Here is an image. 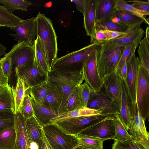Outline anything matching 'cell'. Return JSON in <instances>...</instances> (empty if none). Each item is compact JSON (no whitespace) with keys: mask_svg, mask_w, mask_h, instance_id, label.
<instances>
[{"mask_svg":"<svg viewBox=\"0 0 149 149\" xmlns=\"http://www.w3.org/2000/svg\"><path fill=\"white\" fill-rule=\"evenodd\" d=\"M0 65L4 76L9 79L12 72V65L11 58L4 57L0 59Z\"/></svg>","mask_w":149,"mask_h":149,"instance_id":"cell-44","label":"cell"},{"mask_svg":"<svg viewBox=\"0 0 149 149\" xmlns=\"http://www.w3.org/2000/svg\"><path fill=\"white\" fill-rule=\"evenodd\" d=\"M70 1L75 4L77 10L83 15L85 10L86 0H72Z\"/></svg>","mask_w":149,"mask_h":149,"instance_id":"cell-49","label":"cell"},{"mask_svg":"<svg viewBox=\"0 0 149 149\" xmlns=\"http://www.w3.org/2000/svg\"><path fill=\"white\" fill-rule=\"evenodd\" d=\"M134 142L136 145L137 149H146L143 147L142 145H140L139 143L135 141H134Z\"/></svg>","mask_w":149,"mask_h":149,"instance_id":"cell-55","label":"cell"},{"mask_svg":"<svg viewBox=\"0 0 149 149\" xmlns=\"http://www.w3.org/2000/svg\"><path fill=\"white\" fill-rule=\"evenodd\" d=\"M79 145L88 149H103V143L104 139L94 137H78Z\"/></svg>","mask_w":149,"mask_h":149,"instance_id":"cell-40","label":"cell"},{"mask_svg":"<svg viewBox=\"0 0 149 149\" xmlns=\"http://www.w3.org/2000/svg\"><path fill=\"white\" fill-rule=\"evenodd\" d=\"M96 0H86L84 14V27L86 35L91 37L95 31Z\"/></svg>","mask_w":149,"mask_h":149,"instance_id":"cell-20","label":"cell"},{"mask_svg":"<svg viewBox=\"0 0 149 149\" xmlns=\"http://www.w3.org/2000/svg\"><path fill=\"white\" fill-rule=\"evenodd\" d=\"M128 29L126 26L114 22L110 20L98 22L95 25V31L108 30L125 32Z\"/></svg>","mask_w":149,"mask_h":149,"instance_id":"cell-39","label":"cell"},{"mask_svg":"<svg viewBox=\"0 0 149 149\" xmlns=\"http://www.w3.org/2000/svg\"><path fill=\"white\" fill-rule=\"evenodd\" d=\"M35 55L34 45L18 42L13 46L9 52L5 53L4 57L11 58L12 68H15V76L17 77L22 66L33 62Z\"/></svg>","mask_w":149,"mask_h":149,"instance_id":"cell-6","label":"cell"},{"mask_svg":"<svg viewBox=\"0 0 149 149\" xmlns=\"http://www.w3.org/2000/svg\"><path fill=\"white\" fill-rule=\"evenodd\" d=\"M49 144L54 149H74L79 144L77 136L67 134L54 123L42 127Z\"/></svg>","mask_w":149,"mask_h":149,"instance_id":"cell-5","label":"cell"},{"mask_svg":"<svg viewBox=\"0 0 149 149\" xmlns=\"http://www.w3.org/2000/svg\"><path fill=\"white\" fill-rule=\"evenodd\" d=\"M104 92L106 95L116 102L120 107L121 101V78L116 70L103 80Z\"/></svg>","mask_w":149,"mask_h":149,"instance_id":"cell-17","label":"cell"},{"mask_svg":"<svg viewBox=\"0 0 149 149\" xmlns=\"http://www.w3.org/2000/svg\"><path fill=\"white\" fill-rule=\"evenodd\" d=\"M121 104L119 114L118 116L127 130L128 131L130 124V104L124 82L121 78Z\"/></svg>","mask_w":149,"mask_h":149,"instance_id":"cell-25","label":"cell"},{"mask_svg":"<svg viewBox=\"0 0 149 149\" xmlns=\"http://www.w3.org/2000/svg\"><path fill=\"white\" fill-rule=\"evenodd\" d=\"M47 80L59 85L61 88L62 100L58 111L59 116L66 112L67 102L73 89L83 82L84 79L82 71L65 72L51 69L48 73Z\"/></svg>","mask_w":149,"mask_h":149,"instance_id":"cell-2","label":"cell"},{"mask_svg":"<svg viewBox=\"0 0 149 149\" xmlns=\"http://www.w3.org/2000/svg\"><path fill=\"white\" fill-rule=\"evenodd\" d=\"M37 22V35L40 40L45 55L49 72L55 61L57 58V38L51 20L44 14L39 12L36 16Z\"/></svg>","mask_w":149,"mask_h":149,"instance_id":"cell-1","label":"cell"},{"mask_svg":"<svg viewBox=\"0 0 149 149\" xmlns=\"http://www.w3.org/2000/svg\"><path fill=\"white\" fill-rule=\"evenodd\" d=\"M116 115L100 113L92 116L68 118L54 122L65 133L77 136L89 127L104 120L115 118Z\"/></svg>","mask_w":149,"mask_h":149,"instance_id":"cell-4","label":"cell"},{"mask_svg":"<svg viewBox=\"0 0 149 149\" xmlns=\"http://www.w3.org/2000/svg\"><path fill=\"white\" fill-rule=\"evenodd\" d=\"M101 47L95 49L86 58L82 69L85 81L96 92L100 91L103 86L104 81L99 75L96 63L97 56Z\"/></svg>","mask_w":149,"mask_h":149,"instance_id":"cell-10","label":"cell"},{"mask_svg":"<svg viewBox=\"0 0 149 149\" xmlns=\"http://www.w3.org/2000/svg\"><path fill=\"white\" fill-rule=\"evenodd\" d=\"M100 111L91 109L87 107L81 108L68 112L58 116L51 120L52 123L54 122L63 119L68 118L88 116L99 114Z\"/></svg>","mask_w":149,"mask_h":149,"instance_id":"cell-30","label":"cell"},{"mask_svg":"<svg viewBox=\"0 0 149 149\" xmlns=\"http://www.w3.org/2000/svg\"><path fill=\"white\" fill-rule=\"evenodd\" d=\"M0 3L12 13L15 10L27 11L28 7L33 5L31 1L25 0H0Z\"/></svg>","mask_w":149,"mask_h":149,"instance_id":"cell-37","label":"cell"},{"mask_svg":"<svg viewBox=\"0 0 149 149\" xmlns=\"http://www.w3.org/2000/svg\"><path fill=\"white\" fill-rule=\"evenodd\" d=\"M9 29L15 32L9 35L18 42H24L33 45L35 37L37 35V22L36 17L22 20L21 24L14 28Z\"/></svg>","mask_w":149,"mask_h":149,"instance_id":"cell-11","label":"cell"},{"mask_svg":"<svg viewBox=\"0 0 149 149\" xmlns=\"http://www.w3.org/2000/svg\"><path fill=\"white\" fill-rule=\"evenodd\" d=\"M86 107L100 111L101 113L118 115L120 107L101 90L98 92L94 91L89 98Z\"/></svg>","mask_w":149,"mask_h":149,"instance_id":"cell-12","label":"cell"},{"mask_svg":"<svg viewBox=\"0 0 149 149\" xmlns=\"http://www.w3.org/2000/svg\"><path fill=\"white\" fill-rule=\"evenodd\" d=\"M127 72L126 80L123 81L130 105L136 103V84L138 68L140 64L135 53L127 61Z\"/></svg>","mask_w":149,"mask_h":149,"instance_id":"cell-13","label":"cell"},{"mask_svg":"<svg viewBox=\"0 0 149 149\" xmlns=\"http://www.w3.org/2000/svg\"><path fill=\"white\" fill-rule=\"evenodd\" d=\"M18 76L23 79L27 90L47 80V74L39 66L35 58L33 63L20 68Z\"/></svg>","mask_w":149,"mask_h":149,"instance_id":"cell-15","label":"cell"},{"mask_svg":"<svg viewBox=\"0 0 149 149\" xmlns=\"http://www.w3.org/2000/svg\"><path fill=\"white\" fill-rule=\"evenodd\" d=\"M47 90L43 105L52 110L58 116L62 100V92L60 86L47 81Z\"/></svg>","mask_w":149,"mask_h":149,"instance_id":"cell-18","label":"cell"},{"mask_svg":"<svg viewBox=\"0 0 149 149\" xmlns=\"http://www.w3.org/2000/svg\"><path fill=\"white\" fill-rule=\"evenodd\" d=\"M114 8L116 10H122L135 15L143 19L145 22L149 25V20L146 19V15L143 12L134 7L123 0H116Z\"/></svg>","mask_w":149,"mask_h":149,"instance_id":"cell-38","label":"cell"},{"mask_svg":"<svg viewBox=\"0 0 149 149\" xmlns=\"http://www.w3.org/2000/svg\"><path fill=\"white\" fill-rule=\"evenodd\" d=\"M81 95L83 107H86L88 100L93 93V90L85 81L81 84Z\"/></svg>","mask_w":149,"mask_h":149,"instance_id":"cell-43","label":"cell"},{"mask_svg":"<svg viewBox=\"0 0 149 149\" xmlns=\"http://www.w3.org/2000/svg\"><path fill=\"white\" fill-rule=\"evenodd\" d=\"M15 114L12 111H0V133L15 125Z\"/></svg>","mask_w":149,"mask_h":149,"instance_id":"cell-41","label":"cell"},{"mask_svg":"<svg viewBox=\"0 0 149 149\" xmlns=\"http://www.w3.org/2000/svg\"><path fill=\"white\" fill-rule=\"evenodd\" d=\"M13 98L11 87L8 84L4 86L0 91V111L13 112Z\"/></svg>","mask_w":149,"mask_h":149,"instance_id":"cell-28","label":"cell"},{"mask_svg":"<svg viewBox=\"0 0 149 149\" xmlns=\"http://www.w3.org/2000/svg\"><path fill=\"white\" fill-rule=\"evenodd\" d=\"M30 96V100L34 112V116L42 126L52 123L51 120L57 116L52 109L36 102Z\"/></svg>","mask_w":149,"mask_h":149,"instance_id":"cell-23","label":"cell"},{"mask_svg":"<svg viewBox=\"0 0 149 149\" xmlns=\"http://www.w3.org/2000/svg\"><path fill=\"white\" fill-rule=\"evenodd\" d=\"M112 149H137L134 141L132 138L125 141H115Z\"/></svg>","mask_w":149,"mask_h":149,"instance_id":"cell-45","label":"cell"},{"mask_svg":"<svg viewBox=\"0 0 149 149\" xmlns=\"http://www.w3.org/2000/svg\"><path fill=\"white\" fill-rule=\"evenodd\" d=\"M112 22L123 25L131 29L139 26L144 22L141 18L122 10H115L113 17L110 20Z\"/></svg>","mask_w":149,"mask_h":149,"instance_id":"cell-22","label":"cell"},{"mask_svg":"<svg viewBox=\"0 0 149 149\" xmlns=\"http://www.w3.org/2000/svg\"><path fill=\"white\" fill-rule=\"evenodd\" d=\"M47 81L29 88L25 93L30 95L38 103L43 105L47 92Z\"/></svg>","mask_w":149,"mask_h":149,"instance_id":"cell-32","label":"cell"},{"mask_svg":"<svg viewBox=\"0 0 149 149\" xmlns=\"http://www.w3.org/2000/svg\"><path fill=\"white\" fill-rule=\"evenodd\" d=\"M25 124L30 142L37 143L40 149L43 143L42 127L34 116L25 120Z\"/></svg>","mask_w":149,"mask_h":149,"instance_id":"cell-21","label":"cell"},{"mask_svg":"<svg viewBox=\"0 0 149 149\" xmlns=\"http://www.w3.org/2000/svg\"><path fill=\"white\" fill-rule=\"evenodd\" d=\"M21 113L26 120L34 116V112L30 100V96L25 93L22 107Z\"/></svg>","mask_w":149,"mask_h":149,"instance_id":"cell-42","label":"cell"},{"mask_svg":"<svg viewBox=\"0 0 149 149\" xmlns=\"http://www.w3.org/2000/svg\"><path fill=\"white\" fill-rule=\"evenodd\" d=\"M35 59L41 69L48 75L49 70L46 58L42 49L40 40L37 36L35 41Z\"/></svg>","mask_w":149,"mask_h":149,"instance_id":"cell-34","label":"cell"},{"mask_svg":"<svg viewBox=\"0 0 149 149\" xmlns=\"http://www.w3.org/2000/svg\"><path fill=\"white\" fill-rule=\"evenodd\" d=\"M4 86L0 85V91H1L2 88L4 87Z\"/></svg>","mask_w":149,"mask_h":149,"instance_id":"cell-57","label":"cell"},{"mask_svg":"<svg viewBox=\"0 0 149 149\" xmlns=\"http://www.w3.org/2000/svg\"><path fill=\"white\" fill-rule=\"evenodd\" d=\"M15 114L16 139L13 149H30V142L25 126V120L20 113Z\"/></svg>","mask_w":149,"mask_h":149,"instance_id":"cell-19","label":"cell"},{"mask_svg":"<svg viewBox=\"0 0 149 149\" xmlns=\"http://www.w3.org/2000/svg\"><path fill=\"white\" fill-rule=\"evenodd\" d=\"M137 52L140 64L149 74V42L145 37L140 41Z\"/></svg>","mask_w":149,"mask_h":149,"instance_id":"cell-35","label":"cell"},{"mask_svg":"<svg viewBox=\"0 0 149 149\" xmlns=\"http://www.w3.org/2000/svg\"><path fill=\"white\" fill-rule=\"evenodd\" d=\"M14 101L13 113H21L22 105L26 89L23 79L20 76L17 77L15 86H11Z\"/></svg>","mask_w":149,"mask_h":149,"instance_id":"cell-26","label":"cell"},{"mask_svg":"<svg viewBox=\"0 0 149 149\" xmlns=\"http://www.w3.org/2000/svg\"><path fill=\"white\" fill-rule=\"evenodd\" d=\"M101 46L100 43H92L57 58L53 63L51 69L65 72L82 71L85 60L93 50Z\"/></svg>","mask_w":149,"mask_h":149,"instance_id":"cell-3","label":"cell"},{"mask_svg":"<svg viewBox=\"0 0 149 149\" xmlns=\"http://www.w3.org/2000/svg\"><path fill=\"white\" fill-rule=\"evenodd\" d=\"M115 118L107 119L98 122L83 130L77 136L97 138L106 140L113 139L115 134L113 124V119Z\"/></svg>","mask_w":149,"mask_h":149,"instance_id":"cell-14","label":"cell"},{"mask_svg":"<svg viewBox=\"0 0 149 149\" xmlns=\"http://www.w3.org/2000/svg\"><path fill=\"white\" fill-rule=\"evenodd\" d=\"M40 149H54L49 144L44 133L43 134V143Z\"/></svg>","mask_w":149,"mask_h":149,"instance_id":"cell-52","label":"cell"},{"mask_svg":"<svg viewBox=\"0 0 149 149\" xmlns=\"http://www.w3.org/2000/svg\"><path fill=\"white\" fill-rule=\"evenodd\" d=\"M6 47L0 43V57L5 54Z\"/></svg>","mask_w":149,"mask_h":149,"instance_id":"cell-53","label":"cell"},{"mask_svg":"<svg viewBox=\"0 0 149 149\" xmlns=\"http://www.w3.org/2000/svg\"><path fill=\"white\" fill-rule=\"evenodd\" d=\"M125 47L104 50L100 49L96 63L99 75L103 80L116 70Z\"/></svg>","mask_w":149,"mask_h":149,"instance_id":"cell-7","label":"cell"},{"mask_svg":"<svg viewBox=\"0 0 149 149\" xmlns=\"http://www.w3.org/2000/svg\"><path fill=\"white\" fill-rule=\"evenodd\" d=\"M16 132L14 126L0 133V149H13Z\"/></svg>","mask_w":149,"mask_h":149,"instance_id":"cell-29","label":"cell"},{"mask_svg":"<svg viewBox=\"0 0 149 149\" xmlns=\"http://www.w3.org/2000/svg\"><path fill=\"white\" fill-rule=\"evenodd\" d=\"M130 134L135 141L146 149H149V134L145 125L146 119L140 113L136 103L130 105Z\"/></svg>","mask_w":149,"mask_h":149,"instance_id":"cell-9","label":"cell"},{"mask_svg":"<svg viewBox=\"0 0 149 149\" xmlns=\"http://www.w3.org/2000/svg\"><path fill=\"white\" fill-rule=\"evenodd\" d=\"M74 149H88L86 148H83L80 146H79V145L75 148Z\"/></svg>","mask_w":149,"mask_h":149,"instance_id":"cell-56","label":"cell"},{"mask_svg":"<svg viewBox=\"0 0 149 149\" xmlns=\"http://www.w3.org/2000/svg\"><path fill=\"white\" fill-rule=\"evenodd\" d=\"M82 108L84 107H83L80 85L76 86L70 94L67 104L66 112Z\"/></svg>","mask_w":149,"mask_h":149,"instance_id":"cell-31","label":"cell"},{"mask_svg":"<svg viewBox=\"0 0 149 149\" xmlns=\"http://www.w3.org/2000/svg\"><path fill=\"white\" fill-rule=\"evenodd\" d=\"M113 124L115 134L113 139L116 141H125L132 138L118 115L113 119Z\"/></svg>","mask_w":149,"mask_h":149,"instance_id":"cell-36","label":"cell"},{"mask_svg":"<svg viewBox=\"0 0 149 149\" xmlns=\"http://www.w3.org/2000/svg\"><path fill=\"white\" fill-rule=\"evenodd\" d=\"M143 36H141L125 46L116 70L120 69L134 54Z\"/></svg>","mask_w":149,"mask_h":149,"instance_id":"cell-33","label":"cell"},{"mask_svg":"<svg viewBox=\"0 0 149 149\" xmlns=\"http://www.w3.org/2000/svg\"><path fill=\"white\" fill-rule=\"evenodd\" d=\"M103 31L105 35L107 41L116 38L127 33L126 32H122L108 30Z\"/></svg>","mask_w":149,"mask_h":149,"instance_id":"cell-48","label":"cell"},{"mask_svg":"<svg viewBox=\"0 0 149 149\" xmlns=\"http://www.w3.org/2000/svg\"><path fill=\"white\" fill-rule=\"evenodd\" d=\"M8 79L6 77L3 73L1 68L0 65V85L5 86L8 84Z\"/></svg>","mask_w":149,"mask_h":149,"instance_id":"cell-51","label":"cell"},{"mask_svg":"<svg viewBox=\"0 0 149 149\" xmlns=\"http://www.w3.org/2000/svg\"><path fill=\"white\" fill-rule=\"evenodd\" d=\"M126 2H132V5L138 10L143 12L146 16L149 15V0L146 1L134 0L125 1Z\"/></svg>","mask_w":149,"mask_h":149,"instance_id":"cell-46","label":"cell"},{"mask_svg":"<svg viewBox=\"0 0 149 149\" xmlns=\"http://www.w3.org/2000/svg\"><path fill=\"white\" fill-rule=\"evenodd\" d=\"M127 34L113 40L101 43V49L109 50L116 48L125 47L127 44L143 36L145 31L140 26L131 29H127Z\"/></svg>","mask_w":149,"mask_h":149,"instance_id":"cell-16","label":"cell"},{"mask_svg":"<svg viewBox=\"0 0 149 149\" xmlns=\"http://www.w3.org/2000/svg\"><path fill=\"white\" fill-rule=\"evenodd\" d=\"M136 103L141 115L146 119L149 114V74L141 64L138 68Z\"/></svg>","mask_w":149,"mask_h":149,"instance_id":"cell-8","label":"cell"},{"mask_svg":"<svg viewBox=\"0 0 149 149\" xmlns=\"http://www.w3.org/2000/svg\"><path fill=\"white\" fill-rule=\"evenodd\" d=\"M145 35V37L147 40L149 42V27L148 26L146 28Z\"/></svg>","mask_w":149,"mask_h":149,"instance_id":"cell-54","label":"cell"},{"mask_svg":"<svg viewBox=\"0 0 149 149\" xmlns=\"http://www.w3.org/2000/svg\"><path fill=\"white\" fill-rule=\"evenodd\" d=\"M116 71L123 81H125L126 78L127 72V62L120 69Z\"/></svg>","mask_w":149,"mask_h":149,"instance_id":"cell-50","label":"cell"},{"mask_svg":"<svg viewBox=\"0 0 149 149\" xmlns=\"http://www.w3.org/2000/svg\"><path fill=\"white\" fill-rule=\"evenodd\" d=\"M116 0H96V23L111 20L116 9L114 7Z\"/></svg>","mask_w":149,"mask_h":149,"instance_id":"cell-24","label":"cell"},{"mask_svg":"<svg viewBox=\"0 0 149 149\" xmlns=\"http://www.w3.org/2000/svg\"><path fill=\"white\" fill-rule=\"evenodd\" d=\"M90 38V42L91 44L98 42L102 43L107 41L103 30H95Z\"/></svg>","mask_w":149,"mask_h":149,"instance_id":"cell-47","label":"cell"},{"mask_svg":"<svg viewBox=\"0 0 149 149\" xmlns=\"http://www.w3.org/2000/svg\"><path fill=\"white\" fill-rule=\"evenodd\" d=\"M22 19L9 12L4 6L0 4V27L10 28L19 25Z\"/></svg>","mask_w":149,"mask_h":149,"instance_id":"cell-27","label":"cell"}]
</instances>
